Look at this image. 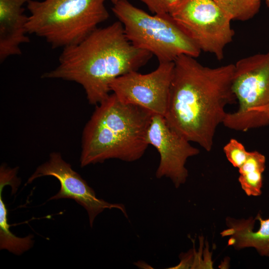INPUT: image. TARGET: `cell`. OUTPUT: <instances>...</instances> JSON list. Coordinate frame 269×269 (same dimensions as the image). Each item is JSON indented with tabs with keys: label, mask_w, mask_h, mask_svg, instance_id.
I'll list each match as a JSON object with an SVG mask.
<instances>
[{
	"label": "cell",
	"mask_w": 269,
	"mask_h": 269,
	"mask_svg": "<svg viewBox=\"0 0 269 269\" xmlns=\"http://www.w3.org/2000/svg\"><path fill=\"white\" fill-rule=\"evenodd\" d=\"M163 117L173 131L207 151L213 147L226 107L237 102L232 89L234 64L204 66L195 57H178Z\"/></svg>",
	"instance_id": "obj_1"
},
{
	"label": "cell",
	"mask_w": 269,
	"mask_h": 269,
	"mask_svg": "<svg viewBox=\"0 0 269 269\" xmlns=\"http://www.w3.org/2000/svg\"><path fill=\"white\" fill-rule=\"evenodd\" d=\"M152 56L129 41L118 20L97 28L79 43L63 48L58 65L42 77L79 84L89 103L97 105L110 95L113 80L137 71Z\"/></svg>",
	"instance_id": "obj_2"
},
{
	"label": "cell",
	"mask_w": 269,
	"mask_h": 269,
	"mask_svg": "<svg viewBox=\"0 0 269 269\" xmlns=\"http://www.w3.org/2000/svg\"><path fill=\"white\" fill-rule=\"evenodd\" d=\"M96 106L82 133L81 166L110 159H139L149 145L147 132L153 115L122 102L114 93Z\"/></svg>",
	"instance_id": "obj_3"
},
{
	"label": "cell",
	"mask_w": 269,
	"mask_h": 269,
	"mask_svg": "<svg viewBox=\"0 0 269 269\" xmlns=\"http://www.w3.org/2000/svg\"><path fill=\"white\" fill-rule=\"evenodd\" d=\"M106 0H30L27 32L44 38L53 48L77 44L108 18Z\"/></svg>",
	"instance_id": "obj_4"
},
{
	"label": "cell",
	"mask_w": 269,
	"mask_h": 269,
	"mask_svg": "<svg viewBox=\"0 0 269 269\" xmlns=\"http://www.w3.org/2000/svg\"><path fill=\"white\" fill-rule=\"evenodd\" d=\"M112 10L129 41L155 55L159 62H174L182 55L196 58L201 53L169 13L149 14L128 0H119Z\"/></svg>",
	"instance_id": "obj_5"
},
{
	"label": "cell",
	"mask_w": 269,
	"mask_h": 269,
	"mask_svg": "<svg viewBox=\"0 0 269 269\" xmlns=\"http://www.w3.org/2000/svg\"><path fill=\"white\" fill-rule=\"evenodd\" d=\"M169 14L201 51L224 58L234 31L232 19L213 0H181Z\"/></svg>",
	"instance_id": "obj_6"
},
{
	"label": "cell",
	"mask_w": 269,
	"mask_h": 269,
	"mask_svg": "<svg viewBox=\"0 0 269 269\" xmlns=\"http://www.w3.org/2000/svg\"><path fill=\"white\" fill-rule=\"evenodd\" d=\"M232 89L238 108L227 113L223 124L241 131L251 111L269 102V51L242 58L234 64Z\"/></svg>",
	"instance_id": "obj_7"
},
{
	"label": "cell",
	"mask_w": 269,
	"mask_h": 269,
	"mask_svg": "<svg viewBox=\"0 0 269 269\" xmlns=\"http://www.w3.org/2000/svg\"><path fill=\"white\" fill-rule=\"evenodd\" d=\"M174 68V62H159L155 70L147 74L130 72L113 80L111 91L124 103L141 107L153 115L164 117Z\"/></svg>",
	"instance_id": "obj_8"
},
{
	"label": "cell",
	"mask_w": 269,
	"mask_h": 269,
	"mask_svg": "<svg viewBox=\"0 0 269 269\" xmlns=\"http://www.w3.org/2000/svg\"><path fill=\"white\" fill-rule=\"evenodd\" d=\"M146 138L148 145L154 147L160 155L156 177L169 178L177 188L184 184L188 176L187 160L198 155L199 150L170 128L160 115H152Z\"/></svg>",
	"instance_id": "obj_9"
},
{
	"label": "cell",
	"mask_w": 269,
	"mask_h": 269,
	"mask_svg": "<svg viewBox=\"0 0 269 269\" xmlns=\"http://www.w3.org/2000/svg\"><path fill=\"white\" fill-rule=\"evenodd\" d=\"M44 176L56 178L60 184V189L49 200L70 198L82 206L88 213L89 223L93 227L95 218L106 209H117L127 217V211L122 204L110 203L96 197L94 190L81 176L73 170L71 165L65 161L59 152L50 154L46 162L39 166L28 178L27 184Z\"/></svg>",
	"instance_id": "obj_10"
},
{
	"label": "cell",
	"mask_w": 269,
	"mask_h": 269,
	"mask_svg": "<svg viewBox=\"0 0 269 269\" xmlns=\"http://www.w3.org/2000/svg\"><path fill=\"white\" fill-rule=\"evenodd\" d=\"M32 0H0V61L21 54L20 46L28 43L26 24L28 16L23 5Z\"/></svg>",
	"instance_id": "obj_11"
},
{
	"label": "cell",
	"mask_w": 269,
	"mask_h": 269,
	"mask_svg": "<svg viewBox=\"0 0 269 269\" xmlns=\"http://www.w3.org/2000/svg\"><path fill=\"white\" fill-rule=\"evenodd\" d=\"M226 225L221 234L230 237L229 246L237 250L253 248L263 256L269 254V218L263 219L260 214L247 219L228 217Z\"/></svg>",
	"instance_id": "obj_12"
},
{
	"label": "cell",
	"mask_w": 269,
	"mask_h": 269,
	"mask_svg": "<svg viewBox=\"0 0 269 269\" xmlns=\"http://www.w3.org/2000/svg\"><path fill=\"white\" fill-rule=\"evenodd\" d=\"M266 168V157L258 151H249L248 157L239 169V181L248 196L262 194L263 173Z\"/></svg>",
	"instance_id": "obj_13"
},
{
	"label": "cell",
	"mask_w": 269,
	"mask_h": 269,
	"mask_svg": "<svg viewBox=\"0 0 269 269\" xmlns=\"http://www.w3.org/2000/svg\"><path fill=\"white\" fill-rule=\"evenodd\" d=\"M5 185L0 184V249L7 250L16 255H20L29 250L33 245V236L19 238L10 231L8 223L7 210L2 196V192Z\"/></svg>",
	"instance_id": "obj_14"
},
{
	"label": "cell",
	"mask_w": 269,
	"mask_h": 269,
	"mask_svg": "<svg viewBox=\"0 0 269 269\" xmlns=\"http://www.w3.org/2000/svg\"><path fill=\"white\" fill-rule=\"evenodd\" d=\"M232 20L246 21L259 12L260 0H213Z\"/></svg>",
	"instance_id": "obj_15"
},
{
	"label": "cell",
	"mask_w": 269,
	"mask_h": 269,
	"mask_svg": "<svg viewBox=\"0 0 269 269\" xmlns=\"http://www.w3.org/2000/svg\"><path fill=\"white\" fill-rule=\"evenodd\" d=\"M223 151L229 161L238 168L245 162L249 153L244 145L234 138L231 139L224 146Z\"/></svg>",
	"instance_id": "obj_16"
},
{
	"label": "cell",
	"mask_w": 269,
	"mask_h": 269,
	"mask_svg": "<svg viewBox=\"0 0 269 269\" xmlns=\"http://www.w3.org/2000/svg\"><path fill=\"white\" fill-rule=\"evenodd\" d=\"M269 124V102L266 105L253 110L248 115L242 128V132L260 128Z\"/></svg>",
	"instance_id": "obj_17"
},
{
	"label": "cell",
	"mask_w": 269,
	"mask_h": 269,
	"mask_svg": "<svg viewBox=\"0 0 269 269\" xmlns=\"http://www.w3.org/2000/svg\"><path fill=\"white\" fill-rule=\"evenodd\" d=\"M153 14L170 13L181 0H140Z\"/></svg>",
	"instance_id": "obj_18"
},
{
	"label": "cell",
	"mask_w": 269,
	"mask_h": 269,
	"mask_svg": "<svg viewBox=\"0 0 269 269\" xmlns=\"http://www.w3.org/2000/svg\"><path fill=\"white\" fill-rule=\"evenodd\" d=\"M264 0L265 1L267 6L269 8V0Z\"/></svg>",
	"instance_id": "obj_19"
},
{
	"label": "cell",
	"mask_w": 269,
	"mask_h": 269,
	"mask_svg": "<svg viewBox=\"0 0 269 269\" xmlns=\"http://www.w3.org/2000/svg\"><path fill=\"white\" fill-rule=\"evenodd\" d=\"M119 0H111V1L114 4L116 3Z\"/></svg>",
	"instance_id": "obj_20"
},
{
	"label": "cell",
	"mask_w": 269,
	"mask_h": 269,
	"mask_svg": "<svg viewBox=\"0 0 269 269\" xmlns=\"http://www.w3.org/2000/svg\"><path fill=\"white\" fill-rule=\"evenodd\" d=\"M268 257H269V255H268Z\"/></svg>",
	"instance_id": "obj_21"
}]
</instances>
